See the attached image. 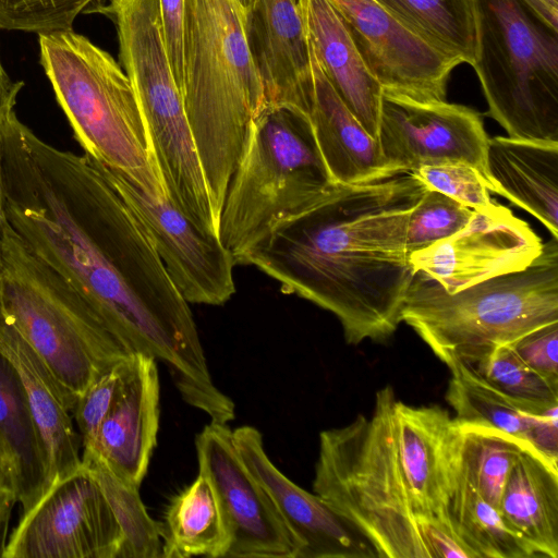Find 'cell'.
Returning <instances> with one entry per match:
<instances>
[{
  "label": "cell",
  "instance_id": "cell-1",
  "mask_svg": "<svg viewBox=\"0 0 558 558\" xmlns=\"http://www.w3.org/2000/svg\"><path fill=\"white\" fill-rule=\"evenodd\" d=\"M4 209L25 247L70 284L132 352L162 362L190 405L211 413V379L189 303L118 191L86 155L0 117Z\"/></svg>",
  "mask_w": 558,
  "mask_h": 558
},
{
  "label": "cell",
  "instance_id": "cell-17",
  "mask_svg": "<svg viewBox=\"0 0 558 558\" xmlns=\"http://www.w3.org/2000/svg\"><path fill=\"white\" fill-rule=\"evenodd\" d=\"M247 37L267 108L307 117L313 78L299 0H257L247 13Z\"/></svg>",
  "mask_w": 558,
  "mask_h": 558
},
{
  "label": "cell",
  "instance_id": "cell-29",
  "mask_svg": "<svg viewBox=\"0 0 558 558\" xmlns=\"http://www.w3.org/2000/svg\"><path fill=\"white\" fill-rule=\"evenodd\" d=\"M448 368L451 377L446 400L453 409L454 418L459 423L484 424L529 442L537 415L519 410L469 366L453 363Z\"/></svg>",
  "mask_w": 558,
  "mask_h": 558
},
{
  "label": "cell",
  "instance_id": "cell-20",
  "mask_svg": "<svg viewBox=\"0 0 558 558\" xmlns=\"http://www.w3.org/2000/svg\"><path fill=\"white\" fill-rule=\"evenodd\" d=\"M310 60L313 94L307 120L333 182L360 184L399 174L384 159L378 142L333 90L311 46Z\"/></svg>",
  "mask_w": 558,
  "mask_h": 558
},
{
  "label": "cell",
  "instance_id": "cell-18",
  "mask_svg": "<svg viewBox=\"0 0 558 558\" xmlns=\"http://www.w3.org/2000/svg\"><path fill=\"white\" fill-rule=\"evenodd\" d=\"M0 353L17 373L40 436L47 463L46 493L82 465V440L72 415L77 400L63 389L1 304Z\"/></svg>",
  "mask_w": 558,
  "mask_h": 558
},
{
  "label": "cell",
  "instance_id": "cell-7",
  "mask_svg": "<svg viewBox=\"0 0 558 558\" xmlns=\"http://www.w3.org/2000/svg\"><path fill=\"white\" fill-rule=\"evenodd\" d=\"M337 184L307 117L266 108L250 125L219 218V239L234 264L287 219L322 201Z\"/></svg>",
  "mask_w": 558,
  "mask_h": 558
},
{
  "label": "cell",
  "instance_id": "cell-26",
  "mask_svg": "<svg viewBox=\"0 0 558 558\" xmlns=\"http://www.w3.org/2000/svg\"><path fill=\"white\" fill-rule=\"evenodd\" d=\"M415 36L460 63L475 57L471 0H374Z\"/></svg>",
  "mask_w": 558,
  "mask_h": 558
},
{
  "label": "cell",
  "instance_id": "cell-28",
  "mask_svg": "<svg viewBox=\"0 0 558 558\" xmlns=\"http://www.w3.org/2000/svg\"><path fill=\"white\" fill-rule=\"evenodd\" d=\"M459 426L461 473L488 504L499 510L511 468L523 450L535 449L529 442L492 426L476 423H459Z\"/></svg>",
  "mask_w": 558,
  "mask_h": 558
},
{
  "label": "cell",
  "instance_id": "cell-19",
  "mask_svg": "<svg viewBox=\"0 0 558 558\" xmlns=\"http://www.w3.org/2000/svg\"><path fill=\"white\" fill-rule=\"evenodd\" d=\"M156 362L143 353L129 357L117 397L92 449L116 475L137 488L147 473L159 427Z\"/></svg>",
  "mask_w": 558,
  "mask_h": 558
},
{
  "label": "cell",
  "instance_id": "cell-22",
  "mask_svg": "<svg viewBox=\"0 0 558 558\" xmlns=\"http://www.w3.org/2000/svg\"><path fill=\"white\" fill-rule=\"evenodd\" d=\"M486 180L489 192L533 215L558 239V143L489 137Z\"/></svg>",
  "mask_w": 558,
  "mask_h": 558
},
{
  "label": "cell",
  "instance_id": "cell-36",
  "mask_svg": "<svg viewBox=\"0 0 558 558\" xmlns=\"http://www.w3.org/2000/svg\"><path fill=\"white\" fill-rule=\"evenodd\" d=\"M509 345L527 367L558 387V323L535 329Z\"/></svg>",
  "mask_w": 558,
  "mask_h": 558
},
{
  "label": "cell",
  "instance_id": "cell-32",
  "mask_svg": "<svg viewBox=\"0 0 558 558\" xmlns=\"http://www.w3.org/2000/svg\"><path fill=\"white\" fill-rule=\"evenodd\" d=\"M474 211L440 192L426 189L409 216V253L426 248L454 234L470 221Z\"/></svg>",
  "mask_w": 558,
  "mask_h": 558
},
{
  "label": "cell",
  "instance_id": "cell-4",
  "mask_svg": "<svg viewBox=\"0 0 558 558\" xmlns=\"http://www.w3.org/2000/svg\"><path fill=\"white\" fill-rule=\"evenodd\" d=\"M391 386L371 416L319 434L313 492L367 538L378 558H428L417 505L393 423Z\"/></svg>",
  "mask_w": 558,
  "mask_h": 558
},
{
  "label": "cell",
  "instance_id": "cell-16",
  "mask_svg": "<svg viewBox=\"0 0 558 558\" xmlns=\"http://www.w3.org/2000/svg\"><path fill=\"white\" fill-rule=\"evenodd\" d=\"M232 434L244 465L265 489L295 541L296 558H378L373 545L348 519L272 463L258 429L242 426Z\"/></svg>",
  "mask_w": 558,
  "mask_h": 558
},
{
  "label": "cell",
  "instance_id": "cell-27",
  "mask_svg": "<svg viewBox=\"0 0 558 558\" xmlns=\"http://www.w3.org/2000/svg\"><path fill=\"white\" fill-rule=\"evenodd\" d=\"M448 518L457 534L477 558H533L535 550L504 522L460 472L449 505Z\"/></svg>",
  "mask_w": 558,
  "mask_h": 558
},
{
  "label": "cell",
  "instance_id": "cell-40",
  "mask_svg": "<svg viewBox=\"0 0 558 558\" xmlns=\"http://www.w3.org/2000/svg\"><path fill=\"white\" fill-rule=\"evenodd\" d=\"M23 86V82H13L10 78L0 60V116L5 110L14 108L17 95Z\"/></svg>",
  "mask_w": 558,
  "mask_h": 558
},
{
  "label": "cell",
  "instance_id": "cell-39",
  "mask_svg": "<svg viewBox=\"0 0 558 558\" xmlns=\"http://www.w3.org/2000/svg\"><path fill=\"white\" fill-rule=\"evenodd\" d=\"M19 504L17 481L12 459L0 439V557L9 538V526Z\"/></svg>",
  "mask_w": 558,
  "mask_h": 558
},
{
  "label": "cell",
  "instance_id": "cell-13",
  "mask_svg": "<svg viewBox=\"0 0 558 558\" xmlns=\"http://www.w3.org/2000/svg\"><path fill=\"white\" fill-rule=\"evenodd\" d=\"M198 472L211 482L230 534L227 558H296L298 545L240 458L232 430L210 422L195 440Z\"/></svg>",
  "mask_w": 558,
  "mask_h": 558
},
{
  "label": "cell",
  "instance_id": "cell-15",
  "mask_svg": "<svg viewBox=\"0 0 558 558\" xmlns=\"http://www.w3.org/2000/svg\"><path fill=\"white\" fill-rule=\"evenodd\" d=\"M543 242L530 226L501 205L474 211L454 234L412 252L420 271L454 293L481 281L526 268L542 252Z\"/></svg>",
  "mask_w": 558,
  "mask_h": 558
},
{
  "label": "cell",
  "instance_id": "cell-41",
  "mask_svg": "<svg viewBox=\"0 0 558 558\" xmlns=\"http://www.w3.org/2000/svg\"><path fill=\"white\" fill-rule=\"evenodd\" d=\"M534 2L544 16L558 27V0H531Z\"/></svg>",
  "mask_w": 558,
  "mask_h": 558
},
{
  "label": "cell",
  "instance_id": "cell-12",
  "mask_svg": "<svg viewBox=\"0 0 558 558\" xmlns=\"http://www.w3.org/2000/svg\"><path fill=\"white\" fill-rule=\"evenodd\" d=\"M488 138L481 116L466 106L383 93L377 142L397 173L462 162L486 179Z\"/></svg>",
  "mask_w": 558,
  "mask_h": 558
},
{
  "label": "cell",
  "instance_id": "cell-33",
  "mask_svg": "<svg viewBox=\"0 0 558 558\" xmlns=\"http://www.w3.org/2000/svg\"><path fill=\"white\" fill-rule=\"evenodd\" d=\"M102 0H0V28L45 34L71 29L82 13Z\"/></svg>",
  "mask_w": 558,
  "mask_h": 558
},
{
  "label": "cell",
  "instance_id": "cell-42",
  "mask_svg": "<svg viewBox=\"0 0 558 558\" xmlns=\"http://www.w3.org/2000/svg\"><path fill=\"white\" fill-rule=\"evenodd\" d=\"M4 204H5V198H4V184H3V166H2V154H1V146H0V226L7 220Z\"/></svg>",
  "mask_w": 558,
  "mask_h": 558
},
{
  "label": "cell",
  "instance_id": "cell-14",
  "mask_svg": "<svg viewBox=\"0 0 558 558\" xmlns=\"http://www.w3.org/2000/svg\"><path fill=\"white\" fill-rule=\"evenodd\" d=\"M329 1L385 93L417 101L446 100L459 61L432 48L374 0Z\"/></svg>",
  "mask_w": 558,
  "mask_h": 558
},
{
  "label": "cell",
  "instance_id": "cell-23",
  "mask_svg": "<svg viewBox=\"0 0 558 558\" xmlns=\"http://www.w3.org/2000/svg\"><path fill=\"white\" fill-rule=\"evenodd\" d=\"M507 526L537 557H558V465L523 450L510 470L499 504Z\"/></svg>",
  "mask_w": 558,
  "mask_h": 558
},
{
  "label": "cell",
  "instance_id": "cell-5",
  "mask_svg": "<svg viewBox=\"0 0 558 558\" xmlns=\"http://www.w3.org/2000/svg\"><path fill=\"white\" fill-rule=\"evenodd\" d=\"M401 320L448 367L558 323V239L543 243L541 254L526 268L454 293L416 271Z\"/></svg>",
  "mask_w": 558,
  "mask_h": 558
},
{
  "label": "cell",
  "instance_id": "cell-43",
  "mask_svg": "<svg viewBox=\"0 0 558 558\" xmlns=\"http://www.w3.org/2000/svg\"><path fill=\"white\" fill-rule=\"evenodd\" d=\"M246 14L253 9L257 0H238Z\"/></svg>",
  "mask_w": 558,
  "mask_h": 558
},
{
  "label": "cell",
  "instance_id": "cell-38",
  "mask_svg": "<svg viewBox=\"0 0 558 558\" xmlns=\"http://www.w3.org/2000/svg\"><path fill=\"white\" fill-rule=\"evenodd\" d=\"M159 8L167 53L173 76L181 90L185 0H159Z\"/></svg>",
  "mask_w": 558,
  "mask_h": 558
},
{
  "label": "cell",
  "instance_id": "cell-30",
  "mask_svg": "<svg viewBox=\"0 0 558 558\" xmlns=\"http://www.w3.org/2000/svg\"><path fill=\"white\" fill-rule=\"evenodd\" d=\"M82 464L107 498L123 533L120 558L161 557L159 524L147 513L138 488L116 475L93 450L82 451Z\"/></svg>",
  "mask_w": 558,
  "mask_h": 558
},
{
  "label": "cell",
  "instance_id": "cell-11",
  "mask_svg": "<svg viewBox=\"0 0 558 558\" xmlns=\"http://www.w3.org/2000/svg\"><path fill=\"white\" fill-rule=\"evenodd\" d=\"M123 533L101 488L82 464L20 518L3 558H120Z\"/></svg>",
  "mask_w": 558,
  "mask_h": 558
},
{
  "label": "cell",
  "instance_id": "cell-21",
  "mask_svg": "<svg viewBox=\"0 0 558 558\" xmlns=\"http://www.w3.org/2000/svg\"><path fill=\"white\" fill-rule=\"evenodd\" d=\"M307 39L342 102L377 141L384 89L357 52L329 0H299Z\"/></svg>",
  "mask_w": 558,
  "mask_h": 558
},
{
  "label": "cell",
  "instance_id": "cell-8",
  "mask_svg": "<svg viewBox=\"0 0 558 558\" xmlns=\"http://www.w3.org/2000/svg\"><path fill=\"white\" fill-rule=\"evenodd\" d=\"M0 250L3 312L78 400L133 353L70 284L25 247L8 220L0 226Z\"/></svg>",
  "mask_w": 558,
  "mask_h": 558
},
{
  "label": "cell",
  "instance_id": "cell-34",
  "mask_svg": "<svg viewBox=\"0 0 558 558\" xmlns=\"http://www.w3.org/2000/svg\"><path fill=\"white\" fill-rule=\"evenodd\" d=\"M426 189L440 192L480 213L498 207L489 196V184L474 167L462 163L424 166L411 172Z\"/></svg>",
  "mask_w": 558,
  "mask_h": 558
},
{
  "label": "cell",
  "instance_id": "cell-24",
  "mask_svg": "<svg viewBox=\"0 0 558 558\" xmlns=\"http://www.w3.org/2000/svg\"><path fill=\"white\" fill-rule=\"evenodd\" d=\"M161 557H226L230 546L228 525L209 478L197 477L167 506L160 525Z\"/></svg>",
  "mask_w": 558,
  "mask_h": 558
},
{
  "label": "cell",
  "instance_id": "cell-3",
  "mask_svg": "<svg viewBox=\"0 0 558 558\" xmlns=\"http://www.w3.org/2000/svg\"><path fill=\"white\" fill-rule=\"evenodd\" d=\"M238 0H185L181 94L215 213L251 123L267 108Z\"/></svg>",
  "mask_w": 558,
  "mask_h": 558
},
{
  "label": "cell",
  "instance_id": "cell-35",
  "mask_svg": "<svg viewBox=\"0 0 558 558\" xmlns=\"http://www.w3.org/2000/svg\"><path fill=\"white\" fill-rule=\"evenodd\" d=\"M129 357L99 376L77 400L72 415L81 436L82 451L94 449L100 424L119 391Z\"/></svg>",
  "mask_w": 558,
  "mask_h": 558
},
{
  "label": "cell",
  "instance_id": "cell-25",
  "mask_svg": "<svg viewBox=\"0 0 558 558\" xmlns=\"http://www.w3.org/2000/svg\"><path fill=\"white\" fill-rule=\"evenodd\" d=\"M0 439L14 464L23 517L45 494L47 463L22 383L12 364L1 353Z\"/></svg>",
  "mask_w": 558,
  "mask_h": 558
},
{
  "label": "cell",
  "instance_id": "cell-37",
  "mask_svg": "<svg viewBox=\"0 0 558 558\" xmlns=\"http://www.w3.org/2000/svg\"><path fill=\"white\" fill-rule=\"evenodd\" d=\"M417 526L428 558H477L457 534L449 518H422Z\"/></svg>",
  "mask_w": 558,
  "mask_h": 558
},
{
  "label": "cell",
  "instance_id": "cell-6",
  "mask_svg": "<svg viewBox=\"0 0 558 558\" xmlns=\"http://www.w3.org/2000/svg\"><path fill=\"white\" fill-rule=\"evenodd\" d=\"M40 64L84 155L167 197L132 84L105 50L72 28L38 34Z\"/></svg>",
  "mask_w": 558,
  "mask_h": 558
},
{
  "label": "cell",
  "instance_id": "cell-9",
  "mask_svg": "<svg viewBox=\"0 0 558 558\" xmlns=\"http://www.w3.org/2000/svg\"><path fill=\"white\" fill-rule=\"evenodd\" d=\"M472 66L510 137L558 143V27L531 0H471Z\"/></svg>",
  "mask_w": 558,
  "mask_h": 558
},
{
  "label": "cell",
  "instance_id": "cell-2",
  "mask_svg": "<svg viewBox=\"0 0 558 558\" xmlns=\"http://www.w3.org/2000/svg\"><path fill=\"white\" fill-rule=\"evenodd\" d=\"M425 190L411 172L337 184L276 227L236 265L254 266L283 293L332 313L349 344L385 341L401 322L415 274L407 226Z\"/></svg>",
  "mask_w": 558,
  "mask_h": 558
},
{
  "label": "cell",
  "instance_id": "cell-31",
  "mask_svg": "<svg viewBox=\"0 0 558 558\" xmlns=\"http://www.w3.org/2000/svg\"><path fill=\"white\" fill-rule=\"evenodd\" d=\"M462 364L524 413L543 415L558 408V387L527 367L509 344Z\"/></svg>",
  "mask_w": 558,
  "mask_h": 558
},
{
  "label": "cell",
  "instance_id": "cell-10",
  "mask_svg": "<svg viewBox=\"0 0 558 558\" xmlns=\"http://www.w3.org/2000/svg\"><path fill=\"white\" fill-rule=\"evenodd\" d=\"M88 158L132 209L180 295L189 304L228 302L235 292V264L219 236L192 222L168 197L155 198L123 173Z\"/></svg>",
  "mask_w": 558,
  "mask_h": 558
}]
</instances>
